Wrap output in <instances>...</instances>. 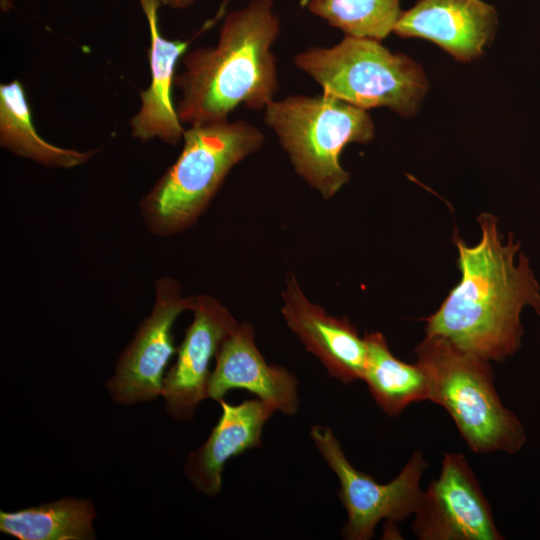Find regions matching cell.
I'll use <instances>...</instances> for the list:
<instances>
[{
	"label": "cell",
	"instance_id": "cell-5",
	"mask_svg": "<svg viewBox=\"0 0 540 540\" xmlns=\"http://www.w3.org/2000/svg\"><path fill=\"white\" fill-rule=\"evenodd\" d=\"M264 121L296 172L325 199L349 181L350 175L340 163L344 147L367 143L375 135L366 110L324 93L273 100L264 109Z\"/></svg>",
	"mask_w": 540,
	"mask_h": 540
},
{
	"label": "cell",
	"instance_id": "cell-3",
	"mask_svg": "<svg viewBox=\"0 0 540 540\" xmlns=\"http://www.w3.org/2000/svg\"><path fill=\"white\" fill-rule=\"evenodd\" d=\"M183 149L139 202L148 231L171 236L193 225L206 210L229 171L260 149L263 133L238 120L190 126Z\"/></svg>",
	"mask_w": 540,
	"mask_h": 540
},
{
	"label": "cell",
	"instance_id": "cell-20",
	"mask_svg": "<svg viewBox=\"0 0 540 540\" xmlns=\"http://www.w3.org/2000/svg\"><path fill=\"white\" fill-rule=\"evenodd\" d=\"M161 4H165L169 7L180 9L187 8L192 5L195 0H159Z\"/></svg>",
	"mask_w": 540,
	"mask_h": 540
},
{
	"label": "cell",
	"instance_id": "cell-10",
	"mask_svg": "<svg viewBox=\"0 0 540 540\" xmlns=\"http://www.w3.org/2000/svg\"><path fill=\"white\" fill-rule=\"evenodd\" d=\"M194 317L166 372L162 396L166 410L176 420L193 419L199 403L208 398L210 361L239 323L227 308L209 295L191 296Z\"/></svg>",
	"mask_w": 540,
	"mask_h": 540
},
{
	"label": "cell",
	"instance_id": "cell-18",
	"mask_svg": "<svg viewBox=\"0 0 540 540\" xmlns=\"http://www.w3.org/2000/svg\"><path fill=\"white\" fill-rule=\"evenodd\" d=\"M96 516L90 499L62 498L15 512L0 513V531L20 540L94 538Z\"/></svg>",
	"mask_w": 540,
	"mask_h": 540
},
{
	"label": "cell",
	"instance_id": "cell-21",
	"mask_svg": "<svg viewBox=\"0 0 540 540\" xmlns=\"http://www.w3.org/2000/svg\"><path fill=\"white\" fill-rule=\"evenodd\" d=\"M0 6L3 12H8L12 9L13 4L10 0H0Z\"/></svg>",
	"mask_w": 540,
	"mask_h": 540
},
{
	"label": "cell",
	"instance_id": "cell-14",
	"mask_svg": "<svg viewBox=\"0 0 540 540\" xmlns=\"http://www.w3.org/2000/svg\"><path fill=\"white\" fill-rule=\"evenodd\" d=\"M219 403L218 422L207 440L189 454L184 468L193 487L209 497L221 491L222 473L231 458L262 445L263 428L276 412L257 397L236 405L224 399Z\"/></svg>",
	"mask_w": 540,
	"mask_h": 540
},
{
	"label": "cell",
	"instance_id": "cell-19",
	"mask_svg": "<svg viewBox=\"0 0 540 540\" xmlns=\"http://www.w3.org/2000/svg\"><path fill=\"white\" fill-rule=\"evenodd\" d=\"M308 9L347 36L378 41L393 32L400 0H310Z\"/></svg>",
	"mask_w": 540,
	"mask_h": 540
},
{
	"label": "cell",
	"instance_id": "cell-9",
	"mask_svg": "<svg viewBox=\"0 0 540 540\" xmlns=\"http://www.w3.org/2000/svg\"><path fill=\"white\" fill-rule=\"evenodd\" d=\"M420 540H502L492 509L466 458L445 453L440 475L423 491L412 522Z\"/></svg>",
	"mask_w": 540,
	"mask_h": 540
},
{
	"label": "cell",
	"instance_id": "cell-7",
	"mask_svg": "<svg viewBox=\"0 0 540 540\" xmlns=\"http://www.w3.org/2000/svg\"><path fill=\"white\" fill-rule=\"evenodd\" d=\"M310 436L340 485L338 497L347 512L342 538L369 540L382 520L402 522L414 515L423 493L420 480L428 467L421 451L412 454L393 480L382 484L349 462L328 426L314 425Z\"/></svg>",
	"mask_w": 540,
	"mask_h": 540
},
{
	"label": "cell",
	"instance_id": "cell-11",
	"mask_svg": "<svg viewBox=\"0 0 540 540\" xmlns=\"http://www.w3.org/2000/svg\"><path fill=\"white\" fill-rule=\"evenodd\" d=\"M497 13L483 0H418L402 11L393 32L429 40L458 61L480 57L494 38Z\"/></svg>",
	"mask_w": 540,
	"mask_h": 540
},
{
	"label": "cell",
	"instance_id": "cell-13",
	"mask_svg": "<svg viewBox=\"0 0 540 540\" xmlns=\"http://www.w3.org/2000/svg\"><path fill=\"white\" fill-rule=\"evenodd\" d=\"M283 301L282 314L288 327L329 375L343 384L362 380L367 346L356 328L347 319L332 317L310 302L292 274L287 278Z\"/></svg>",
	"mask_w": 540,
	"mask_h": 540
},
{
	"label": "cell",
	"instance_id": "cell-12",
	"mask_svg": "<svg viewBox=\"0 0 540 540\" xmlns=\"http://www.w3.org/2000/svg\"><path fill=\"white\" fill-rule=\"evenodd\" d=\"M208 384V398L224 399L233 389H245L287 416L299 407L298 381L286 368L269 365L255 343L248 322L237 325L220 345Z\"/></svg>",
	"mask_w": 540,
	"mask_h": 540
},
{
	"label": "cell",
	"instance_id": "cell-4",
	"mask_svg": "<svg viewBox=\"0 0 540 540\" xmlns=\"http://www.w3.org/2000/svg\"><path fill=\"white\" fill-rule=\"evenodd\" d=\"M415 354L428 380L429 401L449 413L470 450L513 454L522 448L525 430L501 402L490 361L434 335H426Z\"/></svg>",
	"mask_w": 540,
	"mask_h": 540
},
{
	"label": "cell",
	"instance_id": "cell-16",
	"mask_svg": "<svg viewBox=\"0 0 540 540\" xmlns=\"http://www.w3.org/2000/svg\"><path fill=\"white\" fill-rule=\"evenodd\" d=\"M0 145L51 168H73L96 153L62 148L43 139L34 127L24 87L17 79L0 85Z\"/></svg>",
	"mask_w": 540,
	"mask_h": 540
},
{
	"label": "cell",
	"instance_id": "cell-8",
	"mask_svg": "<svg viewBox=\"0 0 540 540\" xmlns=\"http://www.w3.org/2000/svg\"><path fill=\"white\" fill-rule=\"evenodd\" d=\"M190 307L191 296L182 295L177 280H156L151 313L120 355L115 374L106 384L113 401L134 404L162 395L165 369L176 352L172 329L177 317Z\"/></svg>",
	"mask_w": 540,
	"mask_h": 540
},
{
	"label": "cell",
	"instance_id": "cell-6",
	"mask_svg": "<svg viewBox=\"0 0 540 540\" xmlns=\"http://www.w3.org/2000/svg\"><path fill=\"white\" fill-rule=\"evenodd\" d=\"M294 63L324 94L364 110L387 107L411 117L428 91L426 75L416 61L375 39L346 35L332 47L298 53Z\"/></svg>",
	"mask_w": 540,
	"mask_h": 540
},
{
	"label": "cell",
	"instance_id": "cell-2",
	"mask_svg": "<svg viewBox=\"0 0 540 540\" xmlns=\"http://www.w3.org/2000/svg\"><path fill=\"white\" fill-rule=\"evenodd\" d=\"M280 21L272 0H252L223 21L218 42L186 53L174 85L182 95L176 111L190 126L222 122L239 105L264 110L278 91L272 45Z\"/></svg>",
	"mask_w": 540,
	"mask_h": 540
},
{
	"label": "cell",
	"instance_id": "cell-17",
	"mask_svg": "<svg viewBox=\"0 0 540 540\" xmlns=\"http://www.w3.org/2000/svg\"><path fill=\"white\" fill-rule=\"evenodd\" d=\"M364 340L367 357L362 380L384 413L396 417L413 403L429 401L428 380L417 363L396 358L379 332L365 334Z\"/></svg>",
	"mask_w": 540,
	"mask_h": 540
},
{
	"label": "cell",
	"instance_id": "cell-1",
	"mask_svg": "<svg viewBox=\"0 0 540 540\" xmlns=\"http://www.w3.org/2000/svg\"><path fill=\"white\" fill-rule=\"evenodd\" d=\"M481 239L469 247L458 235L460 282L425 321L426 335L441 336L488 361H504L521 346L520 314L530 306L540 314V287L519 243H503L497 219L479 215Z\"/></svg>",
	"mask_w": 540,
	"mask_h": 540
},
{
	"label": "cell",
	"instance_id": "cell-15",
	"mask_svg": "<svg viewBox=\"0 0 540 540\" xmlns=\"http://www.w3.org/2000/svg\"><path fill=\"white\" fill-rule=\"evenodd\" d=\"M146 16L150 31L148 52L151 81L149 86L139 92L141 105L131 118V135L142 141L159 138L165 143L176 145L185 129L180 121L176 106L173 104L172 86L175 80V68L178 60L185 53L191 40H169L159 30V0H139Z\"/></svg>",
	"mask_w": 540,
	"mask_h": 540
}]
</instances>
